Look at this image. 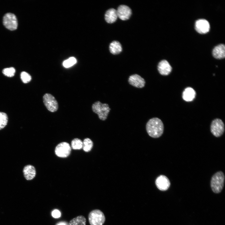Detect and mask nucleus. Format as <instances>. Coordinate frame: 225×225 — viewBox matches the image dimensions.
I'll return each instance as SVG.
<instances>
[{
	"instance_id": "f257e3e1",
	"label": "nucleus",
	"mask_w": 225,
	"mask_h": 225,
	"mask_svg": "<svg viewBox=\"0 0 225 225\" xmlns=\"http://www.w3.org/2000/svg\"><path fill=\"white\" fill-rule=\"evenodd\" d=\"M164 125L159 118H154L147 122L146 129L149 136L154 138H158L162 136L164 131Z\"/></svg>"
},
{
	"instance_id": "f03ea898",
	"label": "nucleus",
	"mask_w": 225,
	"mask_h": 225,
	"mask_svg": "<svg viewBox=\"0 0 225 225\" xmlns=\"http://www.w3.org/2000/svg\"><path fill=\"white\" fill-rule=\"evenodd\" d=\"M225 176L221 171H218L212 177L210 185L213 192L215 193H219L222 190L224 185Z\"/></svg>"
},
{
	"instance_id": "7ed1b4c3",
	"label": "nucleus",
	"mask_w": 225,
	"mask_h": 225,
	"mask_svg": "<svg viewBox=\"0 0 225 225\" xmlns=\"http://www.w3.org/2000/svg\"><path fill=\"white\" fill-rule=\"evenodd\" d=\"M93 112L98 114L99 118L104 121L107 118L110 108L107 103H102L99 101L94 102L92 105Z\"/></svg>"
},
{
	"instance_id": "20e7f679",
	"label": "nucleus",
	"mask_w": 225,
	"mask_h": 225,
	"mask_svg": "<svg viewBox=\"0 0 225 225\" xmlns=\"http://www.w3.org/2000/svg\"><path fill=\"white\" fill-rule=\"evenodd\" d=\"M88 219L90 225H102L105 218L103 213L101 210L95 209L89 213Z\"/></svg>"
},
{
	"instance_id": "39448f33",
	"label": "nucleus",
	"mask_w": 225,
	"mask_h": 225,
	"mask_svg": "<svg viewBox=\"0 0 225 225\" xmlns=\"http://www.w3.org/2000/svg\"><path fill=\"white\" fill-rule=\"evenodd\" d=\"M210 131L215 137L218 138L221 136L225 131V126L223 121L219 118L213 120L211 124Z\"/></svg>"
},
{
	"instance_id": "423d86ee",
	"label": "nucleus",
	"mask_w": 225,
	"mask_h": 225,
	"mask_svg": "<svg viewBox=\"0 0 225 225\" xmlns=\"http://www.w3.org/2000/svg\"><path fill=\"white\" fill-rule=\"evenodd\" d=\"M43 103L47 109L52 112H54L58 109V102L55 97L49 93L45 94L43 97Z\"/></svg>"
},
{
	"instance_id": "0eeeda50",
	"label": "nucleus",
	"mask_w": 225,
	"mask_h": 225,
	"mask_svg": "<svg viewBox=\"0 0 225 225\" xmlns=\"http://www.w3.org/2000/svg\"><path fill=\"white\" fill-rule=\"evenodd\" d=\"M3 23L4 26L10 30H14L18 27V21L16 16L11 13H6L3 17Z\"/></svg>"
},
{
	"instance_id": "6e6552de",
	"label": "nucleus",
	"mask_w": 225,
	"mask_h": 225,
	"mask_svg": "<svg viewBox=\"0 0 225 225\" xmlns=\"http://www.w3.org/2000/svg\"><path fill=\"white\" fill-rule=\"evenodd\" d=\"M71 150L69 143L63 142L58 144L55 148L56 155L60 158H66L70 154Z\"/></svg>"
},
{
	"instance_id": "1a4fd4ad",
	"label": "nucleus",
	"mask_w": 225,
	"mask_h": 225,
	"mask_svg": "<svg viewBox=\"0 0 225 225\" xmlns=\"http://www.w3.org/2000/svg\"><path fill=\"white\" fill-rule=\"evenodd\" d=\"M155 184L159 190L165 191L167 190L169 188L170 182L169 179L166 176L161 175L156 178Z\"/></svg>"
},
{
	"instance_id": "9d476101",
	"label": "nucleus",
	"mask_w": 225,
	"mask_h": 225,
	"mask_svg": "<svg viewBox=\"0 0 225 225\" xmlns=\"http://www.w3.org/2000/svg\"><path fill=\"white\" fill-rule=\"evenodd\" d=\"M118 17L121 19H128L132 14L131 10L128 6L123 5L119 6L116 10Z\"/></svg>"
},
{
	"instance_id": "9b49d317",
	"label": "nucleus",
	"mask_w": 225,
	"mask_h": 225,
	"mask_svg": "<svg viewBox=\"0 0 225 225\" xmlns=\"http://www.w3.org/2000/svg\"><path fill=\"white\" fill-rule=\"evenodd\" d=\"M210 28L208 22L205 19H199L196 22L195 29L200 33L205 34L208 32Z\"/></svg>"
},
{
	"instance_id": "f8f14e48",
	"label": "nucleus",
	"mask_w": 225,
	"mask_h": 225,
	"mask_svg": "<svg viewBox=\"0 0 225 225\" xmlns=\"http://www.w3.org/2000/svg\"><path fill=\"white\" fill-rule=\"evenodd\" d=\"M128 82L131 85L138 88H143L145 84L144 79L137 74H134L130 76Z\"/></svg>"
},
{
	"instance_id": "ddd939ff",
	"label": "nucleus",
	"mask_w": 225,
	"mask_h": 225,
	"mask_svg": "<svg viewBox=\"0 0 225 225\" xmlns=\"http://www.w3.org/2000/svg\"><path fill=\"white\" fill-rule=\"evenodd\" d=\"M158 69L160 74L166 76L170 73L172 70V68L167 60H163L159 63Z\"/></svg>"
},
{
	"instance_id": "4468645a",
	"label": "nucleus",
	"mask_w": 225,
	"mask_h": 225,
	"mask_svg": "<svg viewBox=\"0 0 225 225\" xmlns=\"http://www.w3.org/2000/svg\"><path fill=\"white\" fill-rule=\"evenodd\" d=\"M24 176L28 180L33 179L36 175V170L35 168L31 165L25 166L23 170Z\"/></svg>"
},
{
	"instance_id": "2eb2a0df",
	"label": "nucleus",
	"mask_w": 225,
	"mask_h": 225,
	"mask_svg": "<svg viewBox=\"0 0 225 225\" xmlns=\"http://www.w3.org/2000/svg\"><path fill=\"white\" fill-rule=\"evenodd\" d=\"M213 56L216 58L221 59L225 57V47L221 44L216 46L212 51Z\"/></svg>"
},
{
	"instance_id": "dca6fc26",
	"label": "nucleus",
	"mask_w": 225,
	"mask_h": 225,
	"mask_svg": "<svg viewBox=\"0 0 225 225\" xmlns=\"http://www.w3.org/2000/svg\"><path fill=\"white\" fill-rule=\"evenodd\" d=\"M196 94V92L191 87H188L186 88L183 91L182 97L186 101H191L195 98Z\"/></svg>"
},
{
	"instance_id": "f3484780",
	"label": "nucleus",
	"mask_w": 225,
	"mask_h": 225,
	"mask_svg": "<svg viewBox=\"0 0 225 225\" xmlns=\"http://www.w3.org/2000/svg\"><path fill=\"white\" fill-rule=\"evenodd\" d=\"M118 18L117 11L113 8H110L108 10L105 15V20L109 23L115 22Z\"/></svg>"
},
{
	"instance_id": "a211bd4d",
	"label": "nucleus",
	"mask_w": 225,
	"mask_h": 225,
	"mask_svg": "<svg viewBox=\"0 0 225 225\" xmlns=\"http://www.w3.org/2000/svg\"><path fill=\"white\" fill-rule=\"evenodd\" d=\"M109 48L110 52L113 54H117L120 53L122 50L120 43L116 41L112 42L110 44Z\"/></svg>"
},
{
	"instance_id": "6ab92c4d",
	"label": "nucleus",
	"mask_w": 225,
	"mask_h": 225,
	"mask_svg": "<svg viewBox=\"0 0 225 225\" xmlns=\"http://www.w3.org/2000/svg\"><path fill=\"white\" fill-rule=\"evenodd\" d=\"M86 219L82 215H79L71 219L68 225H86Z\"/></svg>"
},
{
	"instance_id": "aec40b11",
	"label": "nucleus",
	"mask_w": 225,
	"mask_h": 225,
	"mask_svg": "<svg viewBox=\"0 0 225 225\" xmlns=\"http://www.w3.org/2000/svg\"><path fill=\"white\" fill-rule=\"evenodd\" d=\"M93 145L92 141L89 138H87L82 142L83 150L85 152H89L92 149Z\"/></svg>"
},
{
	"instance_id": "412c9836",
	"label": "nucleus",
	"mask_w": 225,
	"mask_h": 225,
	"mask_svg": "<svg viewBox=\"0 0 225 225\" xmlns=\"http://www.w3.org/2000/svg\"><path fill=\"white\" fill-rule=\"evenodd\" d=\"M8 118L7 114L0 112V130L4 128L7 125Z\"/></svg>"
},
{
	"instance_id": "4be33fe9",
	"label": "nucleus",
	"mask_w": 225,
	"mask_h": 225,
	"mask_svg": "<svg viewBox=\"0 0 225 225\" xmlns=\"http://www.w3.org/2000/svg\"><path fill=\"white\" fill-rule=\"evenodd\" d=\"M71 146L73 149H80L82 148V142L78 138H75L72 141Z\"/></svg>"
},
{
	"instance_id": "5701e85b",
	"label": "nucleus",
	"mask_w": 225,
	"mask_h": 225,
	"mask_svg": "<svg viewBox=\"0 0 225 225\" xmlns=\"http://www.w3.org/2000/svg\"><path fill=\"white\" fill-rule=\"evenodd\" d=\"M76 62L77 60L75 58L71 57L63 62V65L66 68H68L73 65Z\"/></svg>"
},
{
	"instance_id": "b1692460",
	"label": "nucleus",
	"mask_w": 225,
	"mask_h": 225,
	"mask_svg": "<svg viewBox=\"0 0 225 225\" xmlns=\"http://www.w3.org/2000/svg\"><path fill=\"white\" fill-rule=\"evenodd\" d=\"M2 72L5 76L8 77H12L15 75V69L13 67L6 68L2 70Z\"/></svg>"
},
{
	"instance_id": "393cba45",
	"label": "nucleus",
	"mask_w": 225,
	"mask_h": 225,
	"mask_svg": "<svg viewBox=\"0 0 225 225\" xmlns=\"http://www.w3.org/2000/svg\"><path fill=\"white\" fill-rule=\"evenodd\" d=\"M20 78L22 81L25 83L30 82L32 79L31 75L25 72H22L20 74Z\"/></svg>"
},
{
	"instance_id": "a878e982",
	"label": "nucleus",
	"mask_w": 225,
	"mask_h": 225,
	"mask_svg": "<svg viewBox=\"0 0 225 225\" xmlns=\"http://www.w3.org/2000/svg\"><path fill=\"white\" fill-rule=\"evenodd\" d=\"M52 216L55 218H59L61 216V212L57 209L54 210L52 212Z\"/></svg>"
},
{
	"instance_id": "bb28decb",
	"label": "nucleus",
	"mask_w": 225,
	"mask_h": 225,
	"mask_svg": "<svg viewBox=\"0 0 225 225\" xmlns=\"http://www.w3.org/2000/svg\"><path fill=\"white\" fill-rule=\"evenodd\" d=\"M68 223L65 222H60L57 223L55 225H68Z\"/></svg>"
}]
</instances>
